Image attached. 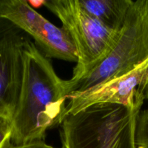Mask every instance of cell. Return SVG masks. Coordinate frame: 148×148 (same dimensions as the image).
I'll return each mask as SVG.
<instances>
[{
	"instance_id": "6da1fadb",
	"label": "cell",
	"mask_w": 148,
	"mask_h": 148,
	"mask_svg": "<svg viewBox=\"0 0 148 148\" xmlns=\"http://www.w3.org/2000/svg\"><path fill=\"white\" fill-rule=\"evenodd\" d=\"M67 83L30 38L24 49V72L15 113L11 143L24 145L44 141L50 129L66 117Z\"/></svg>"
},
{
	"instance_id": "7a4b0ae2",
	"label": "cell",
	"mask_w": 148,
	"mask_h": 148,
	"mask_svg": "<svg viewBox=\"0 0 148 148\" xmlns=\"http://www.w3.org/2000/svg\"><path fill=\"white\" fill-rule=\"evenodd\" d=\"M145 98L130 105L96 103L66 116L59 128L62 148H136L137 119Z\"/></svg>"
},
{
	"instance_id": "3957f363",
	"label": "cell",
	"mask_w": 148,
	"mask_h": 148,
	"mask_svg": "<svg viewBox=\"0 0 148 148\" xmlns=\"http://www.w3.org/2000/svg\"><path fill=\"white\" fill-rule=\"evenodd\" d=\"M147 58L148 0H137L133 1L118 37L103 59L75 83L66 80L68 96L122 76Z\"/></svg>"
},
{
	"instance_id": "277c9868",
	"label": "cell",
	"mask_w": 148,
	"mask_h": 148,
	"mask_svg": "<svg viewBox=\"0 0 148 148\" xmlns=\"http://www.w3.org/2000/svg\"><path fill=\"white\" fill-rule=\"evenodd\" d=\"M47 7L62 23L75 46L77 62L69 84L79 80L105 57L119 34L85 11L78 0H46Z\"/></svg>"
},
{
	"instance_id": "5b68a950",
	"label": "cell",
	"mask_w": 148,
	"mask_h": 148,
	"mask_svg": "<svg viewBox=\"0 0 148 148\" xmlns=\"http://www.w3.org/2000/svg\"><path fill=\"white\" fill-rule=\"evenodd\" d=\"M0 18L15 25L27 35L47 58L77 62L70 36L39 14L25 0H0Z\"/></svg>"
},
{
	"instance_id": "8992f818",
	"label": "cell",
	"mask_w": 148,
	"mask_h": 148,
	"mask_svg": "<svg viewBox=\"0 0 148 148\" xmlns=\"http://www.w3.org/2000/svg\"><path fill=\"white\" fill-rule=\"evenodd\" d=\"M28 37L15 27L0 40V116L12 121L18 103Z\"/></svg>"
},
{
	"instance_id": "52a82bcc",
	"label": "cell",
	"mask_w": 148,
	"mask_h": 148,
	"mask_svg": "<svg viewBox=\"0 0 148 148\" xmlns=\"http://www.w3.org/2000/svg\"><path fill=\"white\" fill-rule=\"evenodd\" d=\"M148 77V58L145 62L119 77L100 84L83 92L67 97L66 116L96 103L130 105Z\"/></svg>"
},
{
	"instance_id": "ba28073f",
	"label": "cell",
	"mask_w": 148,
	"mask_h": 148,
	"mask_svg": "<svg viewBox=\"0 0 148 148\" xmlns=\"http://www.w3.org/2000/svg\"><path fill=\"white\" fill-rule=\"evenodd\" d=\"M81 7L104 25L120 30L132 0H78Z\"/></svg>"
},
{
	"instance_id": "9c48e42d",
	"label": "cell",
	"mask_w": 148,
	"mask_h": 148,
	"mask_svg": "<svg viewBox=\"0 0 148 148\" xmlns=\"http://www.w3.org/2000/svg\"><path fill=\"white\" fill-rule=\"evenodd\" d=\"M136 148H148V108L141 110L137 119Z\"/></svg>"
},
{
	"instance_id": "30bf717a",
	"label": "cell",
	"mask_w": 148,
	"mask_h": 148,
	"mask_svg": "<svg viewBox=\"0 0 148 148\" xmlns=\"http://www.w3.org/2000/svg\"><path fill=\"white\" fill-rule=\"evenodd\" d=\"M12 132L11 120L0 116V148H4L7 142L11 140Z\"/></svg>"
},
{
	"instance_id": "8fae6325",
	"label": "cell",
	"mask_w": 148,
	"mask_h": 148,
	"mask_svg": "<svg viewBox=\"0 0 148 148\" xmlns=\"http://www.w3.org/2000/svg\"><path fill=\"white\" fill-rule=\"evenodd\" d=\"M4 148H56L48 145L45 141H38L34 143H27L24 145H14L11 143V140L7 142Z\"/></svg>"
},
{
	"instance_id": "7c38bea8",
	"label": "cell",
	"mask_w": 148,
	"mask_h": 148,
	"mask_svg": "<svg viewBox=\"0 0 148 148\" xmlns=\"http://www.w3.org/2000/svg\"><path fill=\"white\" fill-rule=\"evenodd\" d=\"M15 27V25L5 19L0 18V40L6 36L11 30Z\"/></svg>"
},
{
	"instance_id": "4fadbf2b",
	"label": "cell",
	"mask_w": 148,
	"mask_h": 148,
	"mask_svg": "<svg viewBox=\"0 0 148 148\" xmlns=\"http://www.w3.org/2000/svg\"><path fill=\"white\" fill-rule=\"evenodd\" d=\"M139 90H140V92H142L143 94H144L145 98L147 100V102H148V77H147V79H146L145 83L143 84V87H142V88H140Z\"/></svg>"
}]
</instances>
